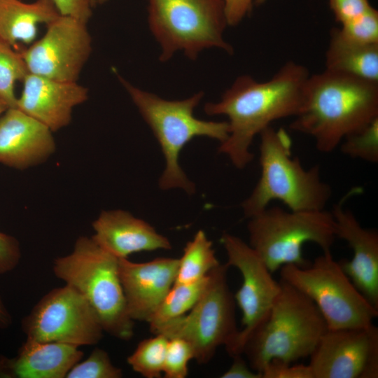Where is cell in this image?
Instances as JSON below:
<instances>
[{"mask_svg":"<svg viewBox=\"0 0 378 378\" xmlns=\"http://www.w3.org/2000/svg\"><path fill=\"white\" fill-rule=\"evenodd\" d=\"M220 242L227 255V265L239 270L242 276L240 288L234 294L242 313V327L226 349L233 357L242 355L244 343L248 335L267 318L281 288L256 252L239 237L223 234Z\"/></svg>","mask_w":378,"mask_h":378,"instance_id":"7c38bea8","label":"cell"},{"mask_svg":"<svg viewBox=\"0 0 378 378\" xmlns=\"http://www.w3.org/2000/svg\"><path fill=\"white\" fill-rule=\"evenodd\" d=\"M59 14L88 22L92 15L89 0H50Z\"/></svg>","mask_w":378,"mask_h":378,"instance_id":"836d02e7","label":"cell"},{"mask_svg":"<svg viewBox=\"0 0 378 378\" xmlns=\"http://www.w3.org/2000/svg\"><path fill=\"white\" fill-rule=\"evenodd\" d=\"M178 258L160 257L144 262L118 259L119 276L128 314L148 322L174 284Z\"/></svg>","mask_w":378,"mask_h":378,"instance_id":"9a60e30c","label":"cell"},{"mask_svg":"<svg viewBox=\"0 0 378 378\" xmlns=\"http://www.w3.org/2000/svg\"><path fill=\"white\" fill-rule=\"evenodd\" d=\"M8 106L0 100V115L7 109Z\"/></svg>","mask_w":378,"mask_h":378,"instance_id":"f35d334b","label":"cell"},{"mask_svg":"<svg viewBox=\"0 0 378 378\" xmlns=\"http://www.w3.org/2000/svg\"><path fill=\"white\" fill-rule=\"evenodd\" d=\"M168 342L169 338L162 334L141 341L127 357L128 365L144 377H161Z\"/></svg>","mask_w":378,"mask_h":378,"instance_id":"d4e9b609","label":"cell"},{"mask_svg":"<svg viewBox=\"0 0 378 378\" xmlns=\"http://www.w3.org/2000/svg\"><path fill=\"white\" fill-rule=\"evenodd\" d=\"M343 202L335 205L331 212L336 237L348 244L353 257L340 264L358 290L378 309V233L362 227L352 211L343 206Z\"/></svg>","mask_w":378,"mask_h":378,"instance_id":"e0dca14e","label":"cell"},{"mask_svg":"<svg viewBox=\"0 0 378 378\" xmlns=\"http://www.w3.org/2000/svg\"><path fill=\"white\" fill-rule=\"evenodd\" d=\"M279 270L281 279L315 304L328 329L367 327L378 316V309L354 286L331 251L306 267L287 265Z\"/></svg>","mask_w":378,"mask_h":378,"instance_id":"9c48e42d","label":"cell"},{"mask_svg":"<svg viewBox=\"0 0 378 378\" xmlns=\"http://www.w3.org/2000/svg\"><path fill=\"white\" fill-rule=\"evenodd\" d=\"M53 272L80 293L90 304L104 332L121 340L134 336L119 276L118 258L90 237L80 236L72 251L54 260Z\"/></svg>","mask_w":378,"mask_h":378,"instance_id":"8992f818","label":"cell"},{"mask_svg":"<svg viewBox=\"0 0 378 378\" xmlns=\"http://www.w3.org/2000/svg\"><path fill=\"white\" fill-rule=\"evenodd\" d=\"M12 323V317L0 296V328H7Z\"/></svg>","mask_w":378,"mask_h":378,"instance_id":"8d00e7d4","label":"cell"},{"mask_svg":"<svg viewBox=\"0 0 378 378\" xmlns=\"http://www.w3.org/2000/svg\"><path fill=\"white\" fill-rule=\"evenodd\" d=\"M260 176L251 195L242 202L250 218L279 200L292 211L323 210L332 196L318 165L305 169L293 158L292 141L283 129L271 125L259 134Z\"/></svg>","mask_w":378,"mask_h":378,"instance_id":"3957f363","label":"cell"},{"mask_svg":"<svg viewBox=\"0 0 378 378\" xmlns=\"http://www.w3.org/2000/svg\"><path fill=\"white\" fill-rule=\"evenodd\" d=\"M309 358L313 378H377L378 328L328 329Z\"/></svg>","mask_w":378,"mask_h":378,"instance_id":"5bb4252c","label":"cell"},{"mask_svg":"<svg viewBox=\"0 0 378 378\" xmlns=\"http://www.w3.org/2000/svg\"><path fill=\"white\" fill-rule=\"evenodd\" d=\"M212 241L199 230L186 244L178 265L174 284H189L206 276L220 265Z\"/></svg>","mask_w":378,"mask_h":378,"instance_id":"603a6c76","label":"cell"},{"mask_svg":"<svg viewBox=\"0 0 378 378\" xmlns=\"http://www.w3.org/2000/svg\"><path fill=\"white\" fill-rule=\"evenodd\" d=\"M228 26L239 24L252 10L254 0H223Z\"/></svg>","mask_w":378,"mask_h":378,"instance_id":"e575fe53","label":"cell"},{"mask_svg":"<svg viewBox=\"0 0 378 378\" xmlns=\"http://www.w3.org/2000/svg\"><path fill=\"white\" fill-rule=\"evenodd\" d=\"M17 108L52 132L71 122L74 108L88 99V89L78 82L60 81L29 73L22 80Z\"/></svg>","mask_w":378,"mask_h":378,"instance_id":"2e32d148","label":"cell"},{"mask_svg":"<svg viewBox=\"0 0 378 378\" xmlns=\"http://www.w3.org/2000/svg\"><path fill=\"white\" fill-rule=\"evenodd\" d=\"M194 360L191 345L179 337L169 339L162 375L165 378H185L188 374V364Z\"/></svg>","mask_w":378,"mask_h":378,"instance_id":"f546056e","label":"cell"},{"mask_svg":"<svg viewBox=\"0 0 378 378\" xmlns=\"http://www.w3.org/2000/svg\"><path fill=\"white\" fill-rule=\"evenodd\" d=\"M378 118V83L326 69L309 76L300 113L290 128L330 153L350 134Z\"/></svg>","mask_w":378,"mask_h":378,"instance_id":"7a4b0ae2","label":"cell"},{"mask_svg":"<svg viewBox=\"0 0 378 378\" xmlns=\"http://www.w3.org/2000/svg\"><path fill=\"white\" fill-rule=\"evenodd\" d=\"M115 74L162 150L165 167L159 180L160 188H181L192 195L195 186L179 164L180 153L197 136L224 141L229 133L227 121L204 120L194 115L195 107L203 98V92L181 100H167L137 88L121 75Z\"/></svg>","mask_w":378,"mask_h":378,"instance_id":"277c9868","label":"cell"},{"mask_svg":"<svg viewBox=\"0 0 378 378\" xmlns=\"http://www.w3.org/2000/svg\"><path fill=\"white\" fill-rule=\"evenodd\" d=\"M108 1V0H89L90 4L92 8L96 7L97 5L104 4Z\"/></svg>","mask_w":378,"mask_h":378,"instance_id":"74e56055","label":"cell"},{"mask_svg":"<svg viewBox=\"0 0 378 378\" xmlns=\"http://www.w3.org/2000/svg\"><path fill=\"white\" fill-rule=\"evenodd\" d=\"M309 76L305 66L289 61L266 81L238 76L218 102L205 104L207 115L228 118V136L220 143L218 152L236 168L246 167L253 158L250 147L255 136L274 121L300 113Z\"/></svg>","mask_w":378,"mask_h":378,"instance_id":"6da1fadb","label":"cell"},{"mask_svg":"<svg viewBox=\"0 0 378 378\" xmlns=\"http://www.w3.org/2000/svg\"><path fill=\"white\" fill-rule=\"evenodd\" d=\"M87 24L61 15L48 24L44 35L20 52L29 73L77 82L92 50Z\"/></svg>","mask_w":378,"mask_h":378,"instance_id":"4fadbf2b","label":"cell"},{"mask_svg":"<svg viewBox=\"0 0 378 378\" xmlns=\"http://www.w3.org/2000/svg\"><path fill=\"white\" fill-rule=\"evenodd\" d=\"M149 29L158 42L160 62L176 52L195 60L204 50L228 54L233 48L224 38L227 24L223 0H146Z\"/></svg>","mask_w":378,"mask_h":378,"instance_id":"52a82bcc","label":"cell"},{"mask_svg":"<svg viewBox=\"0 0 378 378\" xmlns=\"http://www.w3.org/2000/svg\"><path fill=\"white\" fill-rule=\"evenodd\" d=\"M326 69L378 83V43L350 41L333 28L326 52Z\"/></svg>","mask_w":378,"mask_h":378,"instance_id":"7402d4cb","label":"cell"},{"mask_svg":"<svg viewBox=\"0 0 378 378\" xmlns=\"http://www.w3.org/2000/svg\"><path fill=\"white\" fill-rule=\"evenodd\" d=\"M261 375L262 378H313L309 365L293 364L279 359L268 362Z\"/></svg>","mask_w":378,"mask_h":378,"instance_id":"4dcf8cb0","label":"cell"},{"mask_svg":"<svg viewBox=\"0 0 378 378\" xmlns=\"http://www.w3.org/2000/svg\"><path fill=\"white\" fill-rule=\"evenodd\" d=\"M249 245L273 273L281 267L307 266L302 246L314 243L324 252L331 251L336 237L332 212L323 210L286 211L267 207L249 218Z\"/></svg>","mask_w":378,"mask_h":378,"instance_id":"ba28073f","label":"cell"},{"mask_svg":"<svg viewBox=\"0 0 378 378\" xmlns=\"http://www.w3.org/2000/svg\"><path fill=\"white\" fill-rule=\"evenodd\" d=\"M209 274L189 284H174L147 322L154 335L167 323L188 313L204 292Z\"/></svg>","mask_w":378,"mask_h":378,"instance_id":"cb8c5ba5","label":"cell"},{"mask_svg":"<svg viewBox=\"0 0 378 378\" xmlns=\"http://www.w3.org/2000/svg\"><path fill=\"white\" fill-rule=\"evenodd\" d=\"M20 259L21 250L18 240L0 232V274L13 270Z\"/></svg>","mask_w":378,"mask_h":378,"instance_id":"d6a6232c","label":"cell"},{"mask_svg":"<svg viewBox=\"0 0 378 378\" xmlns=\"http://www.w3.org/2000/svg\"><path fill=\"white\" fill-rule=\"evenodd\" d=\"M340 34L362 44L378 43V11L372 7L365 13L342 24Z\"/></svg>","mask_w":378,"mask_h":378,"instance_id":"f1b7e54d","label":"cell"},{"mask_svg":"<svg viewBox=\"0 0 378 378\" xmlns=\"http://www.w3.org/2000/svg\"><path fill=\"white\" fill-rule=\"evenodd\" d=\"M228 267L227 264H220L211 270L207 285L193 307L155 333L187 341L200 365L209 363L219 346L229 347L239 332L236 302L227 281Z\"/></svg>","mask_w":378,"mask_h":378,"instance_id":"30bf717a","label":"cell"},{"mask_svg":"<svg viewBox=\"0 0 378 378\" xmlns=\"http://www.w3.org/2000/svg\"><path fill=\"white\" fill-rule=\"evenodd\" d=\"M122 375V370L113 365L108 353L95 348L87 359L70 370L66 378H120Z\"/></svg>","mask_w":378,"mask_h":378,"instance_id":"83f0119b","label":"cell"},{"mask_svg":"<svg viewBox=\"0 0 378 378\" xmlns=\"http://www.w3.org/2000/svg\"><path fill=\"white\" fill-rule=\"evenodd\" d=\"M267 0H254V4L256 5L262 4L265 3Z\"/></svg>","mask_w":378,"mask_h":378,"instance_id":"ab89813d","label":"cell"},{"mask_svg":"<svg viewBox=\"0 0 378 378\" xmlns=\"http://www.w3.org/2000/svg\"><path fill=\"white\" fill-rule=\"evenodd\" d=\"M335 20L341 24L365 13L372 6L369 0H328Z\"/></svg>","mask_w":378,"mask_h":378,"instance_id":"1f68e13d","label":"cell"},{"mask_svg":"<svg viewBox=\"0 0 378 378\" xmlns=\"http://www.w3.org/2000/svg\"><path fill=\"white\" fill-rule=\"evenodd\" d=\"M345 155L366 162H378V118L346 136L340 144Z\"/></svg>","mask_w":378,"mask_h":378,"instance_id":"4316f807","label":"cell"},{"mask_svg":"<svg viewBox=\"0 0 378 378\" xmlns=\"http://www.w3.org/2000/svg\"><path fill=\"white\" fill-rule=\"evenodd\" d=\"M78 347L62 342L27 339L18 355L10 359L13 377L66 378L84 356Z\"/></svg>","mask_w":378,"mask_h":378,"instance_id":"ffe728a7","label":"cell"},{"mask_svg":"<svg viewBox=\"0 0 378 378\" xmlns=\"http://www.w3.org/2000/svg\"><path fill=\"white\" fill-rule=\"evenodd\" d=\"M92 225L93 240L118 259L141 251L172 248L168 238L127 211H103Z\"/></svg>","mask_w":378,"mask_h":378,"instance_id":"d6986e66","label":"cell"},{"mask_svg":"<svg viewBox=\"0 0 378 378\" xmlns=\"http://www.w3.org/2000/svg\"><path fill=\"white\" fill-rule=\"evenodd\" d=\"M242 356L236 355L232 357L233 362L220 376L221 378H262L261 374L253 370Z\"/></svg>","mask_w":378,"mask_h":378,"instance_id":"d590c367","label":"cell"},{"mask_svg":"<svg viewBox=\"0 0 378 378\" xmlns=\"http://www.w3.org/2000/svg\"><path fill=\"white\" fill-rule=\"evenodd\" d=\"M59 15L50 0H0V40L13 48L32 43L38 25H47Z\"/></svg>","mask_w":378,"mask_h":378,"instance_id":"44dd1931","label":"cell"},{"mask_svg":"<svg viewBox=\"0 0 378 378\" xmlns=\"http://www.w3.org/2000/svg\"><path fill=\"white\" fill-rule=\"evenodd\" d=\"M29 74L20 52L0 40V100L8 108H16L15 85Z\"/></svg>","mask_w":378,"mask_h":378,"instance_id":"484cf974","label":"cell"},{"mask_svg":"<svg viewBox=\"0 0 378 378\" xmlns=\"http://www.w3.org/2000/svg\"><path fill=\"white\" fill-rule=\"evenodd\" d=\"M55 149L52 132L17 107L0 115V163L25 169L46 161Z\"/></svg>","mask_w":378,"mask_h":378,"instance_id":"ac0fdd59","label":"cell"},{"mask_svg":"<svg viewBox=\"0 0 378 378\" xmlns=\"http://www.w3.org/2000/svg\"><path fill=\"white\" fill-rule=\"evenodd\" d=\"M280 283L267 318L242 346L241 354L260 374L272 359L294 363L309 357L328 330L321 312L307 295L282 279Z\"/></svg>","mask_w":378,"mask_h":378,"instance_id":"5b68a950","label":"cell"},{"mask_svg":"<svg viewBox=\"0 0 378 378\" xmlns=\"http://www.w3.org/2000/svg\"><path fill=\"white\" fill-rule=\"evenodd\" d=\"M22 328L27 340L77 346L97 344L104 332L88 301L66 284L41 298L22 319Z\"/></svg>","mask_w":378,"mask_h":378,"instance_id":"8fae6325","label":"cell"}]
</instances>
